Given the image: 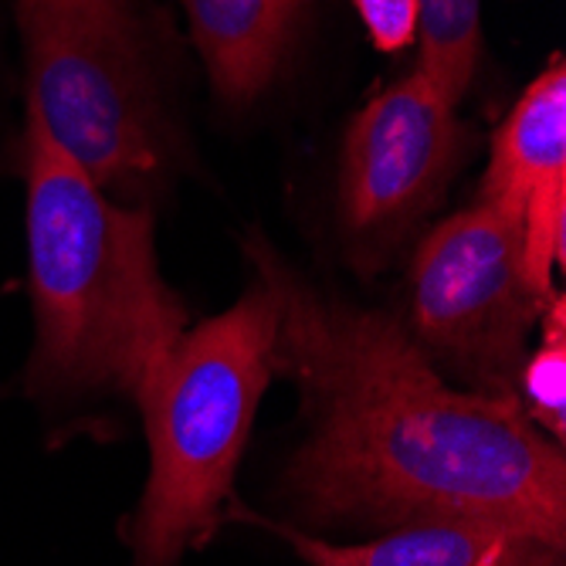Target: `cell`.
I'll list each match as a JSON object with an SVG mask.
<instances>
[{"mask_svg": "<svg viewBox=\"0 0 566 566\" xmlns=\"http://www.w3.org/2000/svg\"><path fill=\"white\" fill-rule=\"evenodd\" d=\"M539 349L526 356L520 374V403L526 418L556 444L566 438V295L556 292L539 316Z\"/></svg>", "mask_w": 566, "mask_h": 566, "instance_id": "11", "label": "cell"}, {"mask_svg": "<svg viewBox=\"0 0 566 566\" xmlns=\"http://www.w3.org/2000/svg\"><path fill=\"white\" fill-rule=\"evenodd\" d=\"M380 51H400L418 38V0H353Z\"/></svg>", "mask_w": 566, "mask_h": 566, "instance_id": "12", "label": "cell"}, {"mask_svg": "<svg viewBox=\"0 0 566 566\" xmlns=\"http://www.w3.org/2000/svg\"><path fill=\"white\" fill-rule=\"evenodd\" d=\"M244 254L279 305V374L305 403L282 479L305 520L485 523L566 546V454L520 400L448 384L407 326L319 292L262 238Z\"/></svg>", "mask_w": 566, "mask_h": 566, "instance_id": "1", "label": "cell"}, {"mask_svg": "<svg viewBox=\"0 0 566 566\" xmlns=\"http://www.w3.org/2000/svg\"><path fill=\"white\" fill-rule=\"evenodd\" d=\"M454 109L418 69L349 123L339 211L356 269H380L444 197L469 149V133Z\"/></svg>", "mask_w": 566, "mask_h": 566, "instance_id": "6", "label": "cell"}, {"mask_svg": "<svg viewBox=\"0 0 566 566\" xmlns=\"http://www.w3.org/2000/svg\"><path fill=\"white\" fill-rule=\"evenodd\" d=\"M184 8L214 95L248 106L279 75L305 0H184Z\"/></svg>", "mask_w": 566, "mask_h": 566, "instance_id": "8", "label": "cell"}, {"mask_svg": "<svg viewBox=\"0 0 566 566\" xmlns=\"http://www.w3.org/2000/svg\"><path fill=\"white\" fill-rule=\"evenodd\" d=\"M546 305L523 269V214L495 200L441 221L410 262V339L448 384L479 397L520 400Z\"/></svg>", "mask_w": 566, "mask_h": 566, "instance_id": "5", "label": "cell"}, {"mask_svg": "<svg viewBox=\"0 0 566 566\" xmlns=\"http://www.w3.org/2000/svg\"><path fill=\"white\" fill-rule=\"evenodd\" d=\"M279 374V305L254 285L228 313L187 329L136 387L149 482L129 526L133 566H180L218 530L254 410Z\"/></svg>", "mask_w": 566, "mask_h": 566, "instance_id": "3", "label": "cell"}, {"mask_svg": "<svg viewBox=\"0 0 566 566\" xmlns=\"http://www.w3.org/2000/svg\"><path fill=\"white\" fill-rule=\"evenodd\" d=\"M553 187H566V69L553 55L546 72L520 95L492 139V160L479 200L526 211V203Z\"/></svg>", "mask_w": 566, "mask_h": 566, "instance_id": "9", "label": "cell"}, {"mask_svg": "<svg viewBox=\"0 0 566 566\" xmlns=\"http://www.w3.org/2000/svg\"><path fill=\"white\" fill-rule=\"evenodd\" d=\"M28 113L106 193H136L164 160L133 0H18Z\"/></svg>", "mask_w": 566, "mask_h": 566, "instance_id": "4", "label": "cell"}, {"mask_svg": "<svg viewBox=\"0 0 566 566\" xmlns=\"http://www.w3.org/2000/svg\"><path fill=\"white\" fill-rule=\"evenodd\" d=\"M248 520L279 533L308 566H563V549L485 523H418L367 543H329L285 523Z\"/></svg>", "mask_w": 566, "mask_h": 566, "instance_id": "7", "label": "cell"}, {"mask_svg": "<svg viewBox=\"0 0 566 566\" xmlns=\"http://www.w3.org/2000/svg\"><path fill=\"white\" fill-rule=\"evenodd\" d=\"M28 272L34 346L28 394L44 407L136 394L187 333L164 282L149 208H123L28 113Z\"/></svg>", "mask_w": 566, "mask_h": 566, "instance_id": "2", "label": "cell"}, {"mask_svg": "<svg viewBox=\"0 0 566 566\" xmlns=\"http://www.w3.org/2000/svg\"><path fill=\"white\" fill-rule=\"evenodd\" d=\"M421 4V62L418 69L438 85L448 102L465 98L479 59H482V24L479 0H418Z\"/></svg>", "mask_w": 566, "mask_h": 566, "instance_id": "10", "label": "cell"}]
</instances>
